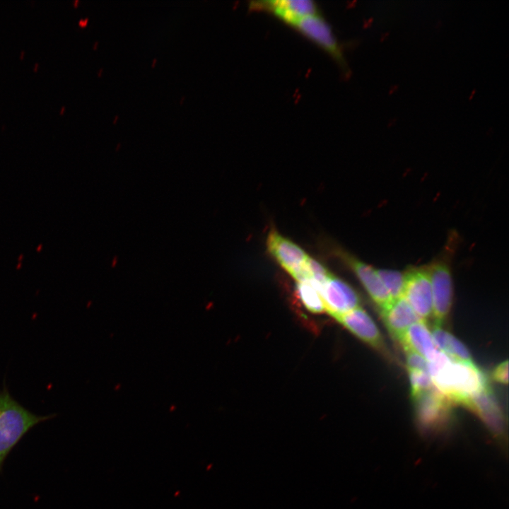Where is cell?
<instances>
[{
	"label": "cell",
	"instance_id": "6da1fadb",
	"mask_svg": "<svg viewBox=\"0 0 509 509\" xmlns=\"http://www.w3.org/2000/svg\"><path fill=\"white\" fill-rule=\"evenodd\" d=\"M434 387L452 403L464 406L474 395L489 387L488 378L473 362L450 358L442 351L428 363Z\"/></svg>",
	"mask_w": 509,
	"mask_h": 509
},
{
	"label": "cell",
	"instance_id": "7a4b0ae2",
	"mask_svg": "<svg viewBox=\"0 0 509 509\" xmlns=\"http://www.w3.org/2000/svg\"><path fill=\"white\" fill-rule=\"evenodd\" d=\"M56 416L31 412L11 395L4 384L0 390V472L9 453L25 435L37 424Z\"/></svg>",
	"mask_w": 509,
	"mask_h": 509
},
{
	"label": "cell",
	"instance_id": "3957f363",
	"mask_svg": "<svg viewBox=\"0 0 509 509\" xmlns=\"http://www.w3.org/2000/svg\"><path fill=\"white\" fill-rule=\"evenodd\" d=\"M450 238L442 254L427 266L432 290V317L434 324L440 327L450 310L452 300L451 259L455 249L456 237L452 235Z\"/></svg>",
	"mask_w": 509,
	"mask_h": 509
},
{
	"label": "cell",
	"instance_id": "277c9868",
	"mask_svg": "<svg viewBox=\"0 0 509 509\" xmlns=\"http://www.w3.org/2000/svg\"><path fill=\"white\" fill-rule=\"evenodd\" d=\"M288 25L326 52L342 69H347L341 45L320 13L293 20Z\"/></svg>",
	"mask_w": 509,
	"mask_h": 509
},
{
	"label": "cell",
	"instance_id": "5b68a950",
	"mask_svg": "<svg viewBox=\"0 0 509 509\" xmlns=\"http://www.w3.org/2000/svg\"><path fill=\"white\" fill-rule=\"evenodd\" d=\"M267 247L277 262L298 282L308 281L305 263L309 256L302 248L276 230L269 233Z\"/></svg>",
	"mask_w": 509,
	"mask_h": 509
},
{
	"label": "cell",
	"instance_id": "8992f818",
	"mask_svg": "<svg viewBox=\"0 0 509 509\" xmlns=\"http://www.w3.org/2000/svg\"><path fill=\"white\" fill-rule=\"evenodd\" d=\"M405 274L403 297L419 317L426 322L432 317L433 298L427 266L411 267Z\"/></svg>",
	"mask_w": 509,
	"mask_h": 509
},
{
	"label": "cell",
	"instance_id": "52a82bcc",
	"mask_svg": "<svg viewBox=\"0 0 509 509\" xmlns=\"http://www.w3.org/2000/svg\"><path fill=\"white\" fill-rule=\"evenodd\" d=\"M320 293L325 311L335 319L353 310L360 305L356 291L343 280L331 276L322 286Z\"/></svg>",
	"mask_w": 509,
	"mask_h": 509
},
{
	"label": "cell",
	"instance_id": "ba28073f",
	"mask_svg": "<svg viewBox=\"0 0 509 509\" xmlns=\"http://www.w3.org/2000/svg\"><path fill=\"white\" fill-rule=\"evenodd\" d=\"M419 421L425 427H434L448 417L452 403L435 387L413 399Z\"/></svg>",
	"mask_w": 509,
	"mask_h": 509
},
{
	"label": "cell",
	"instance_id": "9c48e42d",
	"mask_svg": "<svg viewBox=\"0 0 509 509\" xmlns=\"http://www.w3.org/2000/svg\"><path fill=\"white\" fill-rule=\"evenodd\" d=\"M250 8L270 12L286 24L300 18L320 13L318 6L311 0L255 1L250 4Z\"/></svg>",
	"mask_w": 509,
	"mask_h": 509
},
{
	"label": "cell",
	"instance_id": "30bf717a",
	"mask_svg": "<svg viewBox=\"0 0 509 509\" xmlns=\"http://www.w3.org/2000/svg\"><path fill=\"white\" fill-rule=\"evenodd\" d=\"M343 259L354 272L372 300L380 308V311L386 309L392 300L383 286L376 269L349 254H343Z\"/></svg>",
	"mask_w": 509,
	"mask_h": 509
},
{
	"label": "cell",
	"instance_id": "8fae6325",
	"mask_svg": "<svg viewBox=\"0 0 509 509\" xmlns=\"http://www.w3.org/2000/svg\"><path fill=\"white\" fill-rule=\"evenodd\" d=\"M336 320L364 342L380 351L385 350L378 327L370 316L361 307L341 315Z\"/></svg>",
	"mask_w": 509,
	"mask_h": 509
},
{
	"label": "cell",
	"instance_id": "7c38bea8",
	"mask_svg": "<svg viewBox=\"0 0 509 509\" xmlns=\"http://www.w3.org/2000/svg\"><path fill=\"white\" fill-rule=\"evenodd\" d=\"M404 350L413 351L431 361L440 351L436 347L431 331L425 321L420 320L411 325L397 339Z\"/></svg>",
	"mask_w": 509,
	"mask_h": 509
},
{
	"label": "cell",
	"instance_id": "4fadbf2b",
	"mask_svg": "<svg viewBox=\"0 0 509 509\" xmlns=\"http://www.w3.org/2000/svg\"><path fill=\"white\" fill-rule=\"evenodd\" d=\"M380 312L387 329L397 339L411 325L421 320L404 297L392 300Z\"/></svg>",
	"mask_w": 509,
	"mask_h": 509
},
{
	"label": "cell",
	"instance_id": "5bb4252c",
	"mask_svg": "<svg viewBox=\"0 0 509 509\" xmlns=\"http://www.w3.org/2000/svg\"><path fill=\"white\" fill-rule=\"evenodd\" d=\"M464 406L478 414L493 427L498 428L501 426L502 414L490 386L472 397Z\"/></svg>",
	"mask_w": 509,
	"mask_h": 509
},
{
	"label": "cell",
	"instance_id": "9a60e30c",
	"mask_svg": "<svg viewBox=\"0 0 509 509\" xmlns=\"http://www.w3.org/2000/svg\"><path fill=\"white\" fill-rule=\"evenodd\" d=\"M436 347L454 361L473 362L466 346L440 326L433 325L431 331Z\"/></svg>",
	"mask_w": 509,
	"mask_h": 509
},
{
	"label": "cell",
	"instance_id": "2e32d148",
	"mask_svg": "<svg viewBox=\"0 0 509 509\" xmlns=\"http://www.w3.org/2000/svg\"><path fill=\"white\" fill-rule=\"evenodd\" d=\"M296 292L300 302L308 311L315 314L325 311L320 292L308 281L298 282Z\"/></svg>",
	"mask_w": 509,
	"mask_h": 509
},
{
	"label": "cell",
	"instance_id": "e0dca14e",
	"mask_svg": "<svg viewBox=\"0 0 509 509\" xmlns=\"http://www.w3.org/2000/svg\"><path fill=\"white\" fill-rule=\"evenodd\" d=\"M377 273L392 300L403 297L405 274L396 270L379 269Z\"/></svg>",
	"mask_w": 509,
	"mask_h": 509
},
{
	"label": "cell",
	"instance_id": "ac0fdd59",
	"mask_svg": "<svg viewBox=\"0 0 509 509\" xmlns=\"http://www.w3.org/2000/svg\"><path fill=\"white\" fill-rule=\"evenodd\" d=\"M408 372L413 399L434 387L428 371L408 369Z\"/></svg>",
	"mask_w": 509,
	"mask_h": 509
},
{
	"label": "cell",
	"instance_id": "d6986e66",
	"mask_svg": "<svg viewBox=\"0 0 509 509\" xmlns=\"http://www.w3.org/2000/svg\"><path fill=\"white\" fill-rule=\"evenodd\" d=\"M405 351L408 369L428 371V362L422 356L411 350Z\"/></svg>",
	"mask_w": 509,
	"mask_h": 509
},
{
	"label": "cell",
	"instance_id": "ffe728a7",
	"mask_svg": "<svg viewBox=\"0 0 509 509\" xmlns=\"http://www.w3.org/2000/svg\"><path fill=\"white\" fill-rule=\"evenodd\" d=\"M492 378L494 380L503 383H508V362L505 361L500 363L493 371Z\"/></svg>",
	"mask_w": 509,
	"mask_h": 509
},
{
	"label": "cell",
	"instance_id": "44dd1931",
	"mask_svg": "<svg viewBox=\"0 0 509 509\" xmlns=\"http://www.w3.org/2000/svg\"><path fill=\"white\" fill-rule=\"evenodd\" d=\"M64 107L62 108L61 112H62V111L64 110Z\"/></svg>",
	"mask_w": 509,
	"mask_h": 509
}]
</instances>
